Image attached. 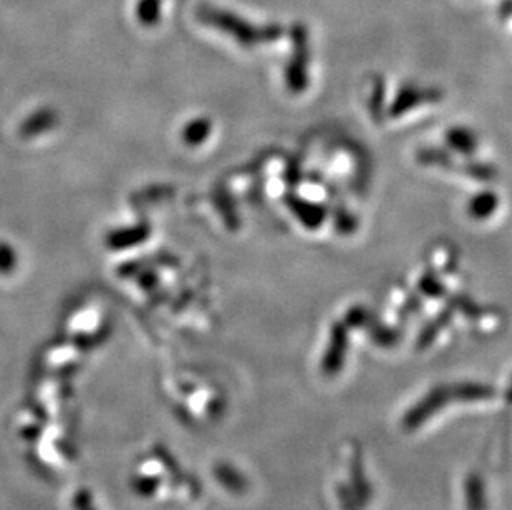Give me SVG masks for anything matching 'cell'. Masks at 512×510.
<instances>
[{"instance_id":"cell-1","label":"cell","mask_w":512,"mask_h":510,"mask_svg":"<svg viewBox=\"0 0 512 510\" xmlns=\"http://www.w3.org/2000/svg\"><path fill=\"white\" fill-rule=\"evenodd\" d=\"M307 60H309V50H307L305 30L299 27L295 32V58L287 67V85L295 92L307 87Z\"/></svg>"},{"instance_id":"cell-2","label":"cell","mask_w":512,"mask_h":510,"mask_svg":"<svg viewBox=\"0 0 512 510\" xmlns=\"http://www.w3.org/2000/svg\"><path fill=\"white\" fill-rule=\"evenodd\" d=\"M290 207L295 212V216L299 217L305 226H309V229H317V226H320L322 221H324V209L317 206V204H309L305 203V201H300V199H292Z\"/></svg>"},{"instance_id":"cell-3","label":"cell","mask_w":512,"mask_h":510,"mask_svg":"<svg viewBox=\"0 0 512 510\" xmlns=\"http://www.w3.org/2000/svg\"><path fill=\"white\" fill-rule=\"evenodd\" d=\"M433 92H426V90H420V88L408 87L400 93L398 102L393 105V115H401L403 111L410 110L411 106L418 105V103L430 102L435 100Z\"/></svg>"},{"instance_id":"cell-4","label":"cell","mask_w":512,"mask_h":510,"mask_svg":"<svg viewBox=\"0 0 512 510\" xmlns=\"http://www.w3.org/2000/svg\"><path fill=\"white\" fill-rule=\"evenodd\" d=\"M448 141L455 150L461 153L469 154L476 150V136L471 131L464 130V128H456L448 133Z\"/></svg>"},{"instance_id":"cell-5","label":"cell","mask_w":512,"mask_h":510,"mask_svg":"<svg viewBox=\"0 0 512 510\" xmlns=\"http://www.w3.org/2000/svg\"><path fill=\"white\" fill-rule=\"evenodd\" d=\"M55 116L52 111H39L35 115L30 116L29 120L25 121L24 130L25 135H34L40 131L49 130L55 123Z\"/></svg>"},{"instance_id":"cell-6","label":"cell","mask_w":512,"mask_h":510,"mask_svg":"<svg viewBox=\"0 0 512 510\" xmlns=\"http://www.w3.org/2000/svg\"><path fill=\"white\" fill-rule=\"evenodd\" d=\"M496 207V198L493 194L484 193L478 198L473 199V203L469 206V211L474 217H488Z\"/></svg>"},{"instance_id":"cell-7","label":"cell","mask_w":512,"mask_h":510,"mask_svg":"<svg viewBox=\"0 0 512 510\" xmlns=\"http://www.w3.org/2000/svg\"><path fill=\"white\" fill-rule=\"evenodd\" d=\"M208 131V121H196L193 125L188 126V130H186V140H188L189 143H201V141L208 136Z\"/></svg>"},{"instance_id":"cell-8","label":"cell","mask_w":512,"mask_h":510,"mask_svg":"<svg viewBox=\"0 0 512 510\" xmlns=\"http://www.w3.org/2000/svg\"><path fill=\"white\" fill-rule=\"evenodd\" d=\"M15 267V254L12 247L0 244V272H10Z\"/></svg>"},{"instance_id":"cell-9","label":"cell","mask_w":512,"mask_h":510,"mask_svg":"<svg viewBox=\"0 0 512 510\" xmlns=\"http://www.w3.org/2000/svg\"><path fill=\"white\" fill-rule=\"evenodd\" d=\"M469 173H471L469 176H473V178L476 179H484V181L493 178V174L489 171L488 166H478V164H476V166H471Z\"/></svg>"}]
</instances>
